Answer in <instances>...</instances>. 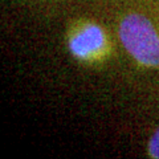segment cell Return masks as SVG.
I'll return each mask as SVG.
<instances>
[{
    "mask_svg": "<svg viewBox=\"0 0 159 159\" xmlns=\"http://www.w3.org/2000/svg\"><path fill=\"white\" fill-rule=\"evenodd\" d=\"M119 39L126 51L145 66H159V36L147 17L130 13L121 21Z\"/></svg>",
    "mask_w": 159,
    "mask_h": 159,
    "instance_id": "cell-1",
    "label": "cell"
},
{
    "mask_svg": "<svg viewBox=\"0 0 159 159\" xmlns=\"http://www.w3.org/2000/svg\"><path fill=\"white\" fill-rule=\"evenodd\" d=\"M148 154L154 159H159V129L152 134L148 142Z\"/></svg>",
    "mask_w": 159,
    "mask_h": 159,
    "instance_id": "cell-2",
    "label": "cell"
}]
</instances>
